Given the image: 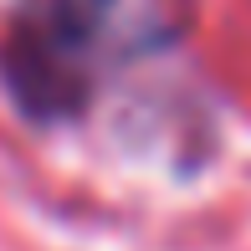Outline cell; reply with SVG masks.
<instances>
[{
	"label": "cell",
	"mask_w": 251,
	"mask_h": 251,
	"mask_svg": "<svg viewBox=\"0 0 251 251\" xmlns=\"http://www.w3.org/2000/svg\"><path fill=\"white\" fill-rule=\"evenodd\" d=\"M169 36V0H26L5 41V77L31 113L77 108L108 62Z\"/></svg>",
	"instance_id": "cell-1"
}]
</instances>
